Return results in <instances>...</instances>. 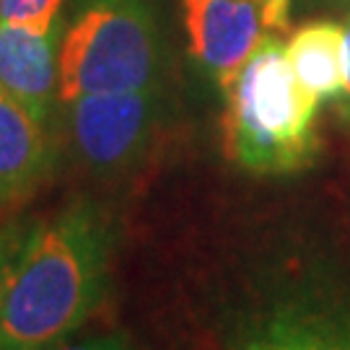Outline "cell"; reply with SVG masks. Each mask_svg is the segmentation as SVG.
<instances>
[{
    "mask_svg": "<svg viewBox=\"0 0 350 350\" xmlns=\"http://www.w3.org/2000/svg\"><path fill=\"white\" fill-rule=\"evenodd\" d=\"M114 224L94 200L34 221L0 306V350H52L73 338L109 291Z\"/></svg>",
    "mask_w": 350,
    "mask_h": 350,
    "instance_id": "cell-1",
    "label": "cell"
},
{
    "mask_svg": "<svg viewBox=\"0 0 350 350\" xmlns=\"http://www.w3.org/2000/svg\"><path fill=\"white\" fill-rule=\"evenodd\" d=\"M319 96L299 81L278 34H267L226 91L224 135L231 161L252 174H293L312 166Z\"/></svg>",
    "mask_w": 350,
    "mask_h": 350,
    "instance_id": "cell-2",
    "label": "cell"
},
{
    "mask_svg": "<svg viewBox=\"0 0 350 350\" xmlns=\"http://www.w3.org/2000/svg\"><path fill=\"white\" fill-rule=\"evenodd\" d=\"M161 37L150 0H81L60 44V101L153 88Z\"/></svg>",
    "mask_w": 350,
    "mask_h": 350,
    "instance_id": "cell-3",
    "label": "cell"
},
{
    "mask_svg": "<svg viewBox=\"0 0 350 350\" xmlns=\"http://www.w3.org/2000/svg\"><path fill=\"white\" fill-rule=\"evenodd\" d=\"M75 159L96 176H120L146 156L161 122L159 86L88 94L63 104Z\"/></svg>",
    "mask_w": 350,
    "mask_h": 350,
    "instance_id": "cell-4",
    "label": "cell"
},
{
    "mask_svg": "<svg viewBox=\"0 0 350 350\" xmlns=\"http://www.w3.org/2000/svg\"><path fill=\"white\" fill-rule=\"evenodd\" d=\"M182 16L189 55L224 94L270 34L254 0H182Z\"/></svg>",
    "mask_w": 350,
    "mask_h": 350,
    "instance_id": "cell-5",
    "label": "cell"
},
{
    "mask_svg": "<svg viewBox=\"0 0 350 350\" xmlns=\"http://www.w3.org/2000/svg\"><path fill=\"white\" fill-rule=\"evenodd\" d=\"M65 24L31 31L0 21V88L50 127L60 101V44Z\"/></svg>",
    "mask_w": 350,
    "mask_h": 350,
    "instance_id": "cell-6",
    "label": "cell"
},
{
    "mask_svg": "<svg viewBox=\"0 0 350 350\" xmlns=\"http://www.w3.org/2000/svg\"><path fill=\"white\" fill-rule=\"evenodd\" d=\"M55 150L50 127L0 88V211L24 205L50 179Z\"/></svg>",
    "mask_w": 350,
    "mask_h": 350,
    "instance_id": "cell-7",
    "label": "cell"
},
{
    "mask_svg": "<svg viewBox=\"0 0 350 350\" xmlns=\"http://www.w3.org/2000/svg\"><path fill=\"white\" fill-rule=\"evenodd\" d=\"M237 350H350V314L317 299H288Z\"/></svg>",
    "mask_w": 350,
    "mask_h": 350,
    "instance_id": "cell-8",
    "label": "cell"
},
{
    "mask_svg": "<svg viewBox=\"0 0 350 350\" xmlns=\"http://www.w3.org/2000/svg\"><path fill=\"white\" fill-rule=\"evenodd\" d=\"M286 57L299 81L319 99L338 101L345 91V26L312 21L296 29L286 44Z\"/></svg>",
    "mask_w": 350,
    "mask_h": 350,
    "instance_id": "cell-9",
    "label": "cell"
},
{
    "mask_svg": "<svg viewBox=\"0 0 350 350\" xmlns=\"http://www.w3.org/2000/svg\"><path fill=\"white\" fill-rule=\"evenodd\" d=\"M65 0H0V21L31 31H50L63 21Z\"/></svg>",
    "mask_w": 350,
    "mask_h": 350,
    "instance_id": "cell-10",
    "label": "cell"
},
{
    "mask_svg": "<svg viewBox=\"0 0 350 350\" xmlns=\"http://www.w3.org/2000/svg\"><path fill=\"white\" fill-rule=\"evenodd\" d=\"M31 224L24 221H8L0 228V306H3V296H5V286L13 273V265L18 260V252L24 247L26 237H29Z\"/></svg>",
    "mask_w": 350,
    "mask_h": 350,
    "instance_id": "cell-11",
    "label": "cell"
},
{
    "mask_svg": "<svg viewBox=\"0 0 350 350\" xmlns=\"http://www.w3.org/2000/svg\"><path fill=\"white\" fill-rule=\"evenodd\" d=\"M52 350H138L135 342L127 338L125 332H107V335H99V338H88V340H78V342H63Z\"/></svg>",
    "mask_w": 350,
    "mask_h": 350,
    "instance_id": "cell-12",
    "label": "cell"
},
{
    "mask_svg": "<svg viewBox=\"0 0 350 350\" xmlns=\"http://www.w3.org/2000/svg\"><path fill=\"white\" fill-rule=\"evenodd\" d=\"M260 8H262V18L267 31H286L288 18H291V3L293 0H254Z\"/></svg>",
    "mask_w": 350,
    "mask_h": 350,
    "instance_id": "cell-13",
    "label": "cell"
},
{
    "mask_svg": "<svg viewBox=\"0 0 350 350\" xmlns=\"http://www.w3.org/2000/svg\"><path fill=\"white\" fill-rule=\"evenodd\" d=\"M335 107H338L340 117L345 122H350V16H348V24H345V91L335 101Z\"/></svg>",
    "mask_w": 350,
    "mask_h": 350,
    "instance_id": "cell-14",
    "label": "cell"
},
{
    "mask_svg": "<svg viewBox=\"0 0 350 350\" xmlns=\"http://www.w3.org/2000/svg\"><path fill=\"white\" fill-rule=\"evenodd\" d=\"M327 3H332V5H342V8H348L350 11V0H327Z\"/></svg>",
    "mask_w": 350,
    "mask_h": 350,
    "instance_id": "cell-15",
    "label": "cell"
}]
</instances>
